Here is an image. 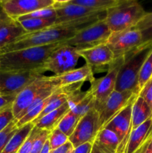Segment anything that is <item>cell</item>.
<instances>
[{
	"label": "cell",
	"instance_id": "38",
	"mask_svg": "<svg viewBox=\"0 0 152 153\" xmlns=\"http://www.w3.org/2000/svg\"><path fill=\"white\" fill-rule=\"evenodd\" d=\"M139 153H152V134L142 146Z\"/></svg>",
	"mask_w": 152,
	"mask_h": 153
},
{
	"label": "cell",
	"instance_id": "46",
	"mask_svg": "<svg viewBox=\"0 0 152 153\" xmlns=\"http://www.w3.org/2000/svg\"><path fill=\"white\" fill-rule=\"evenodd\" d=\"M0 97H1V94H0Z\"/></svg>",
	"mask_w": 152,
	"mask_h": 153
},
{
	"label": "cell",
	"instance_id": "28",
	"mask_svg": "<svg viewBox=\"0 0 152 153\" xmlns=\"http://www.w3.org/2000/svg\"><path fill=\"white\" fill-rule=\"evenodd\" d=\"M49 19V20H55L57 19V13L55 8L53 6H51L46 8L40 9L36 11L32 12L29 14L20 16L16 19V21H20L22 19Z\"/></svg>",
	"mask_w": 152,
	"mask_h": 153
},
{
	"label": "cell",
	"instance_id": "22",
	"mask_svg": "<svg viewBox=\"0 0 152 153\" xmlns=\"http://www.w3.org/2000/svg\"><path fill=\"white\" fill-rule=\"evenodd\" d=\"M94 143L105 152L117 153L121 142L114 131L103 128L98 131Z\"/></svg>",
	"mask_w": 152,
	"mask_h": 153
},
{
	"label": "cell",
	"instance_id": "35",
	"mask_svg": "<svg viewBox=\"0 0 152 153\" xmlns=\"http://www.w3.org/2000/svg\"><path fill=\"white\" fill-rule=\"evenodd\" d=\"M15 120L12 111V105L0 111V132Z\"/></svg>",
	"mask_w": 152,
	"mask_h": 153
},
{
	"label": "cell",
	"instance_id": "5",
	"mask_svg": "<svg viewBox=\"0 0 152 153\" xmlns=\"http://www.w3.org/2000/svg\"><path fill=\"white\" fill-rule=\"evenodd\" d=\"M111 34L112 31L104 18L80 30L73 37L61 43L73 46L77 50L90 49L107 43Z\"/></svg>",
	"mask_w": 152,
	"mask_h": 153
},
{
	"label": "cell",
	"instance_id": "44",
	"mask_svg": "<svg viewBox=\"0 0 152 153\" xmlns=\"http://www.w3.org/2000/svg\"><path fill=\"white\" fill-rule=\"evenodd\" d=\"M73 151H74V148H72V149H70V150L69 151V152L67 153H73Z\"/></svg>",
	"mask_w": 152,
	"mask_h": 153
},
{
	"label": "cell",
	"instance_id": "33",
	"mask_svg": "<svg viewBox=\"0 0 152 153\" xmlns=\"http://www.w3.org/2000/svg\"><path fill=\"white\" fill-rule=\"evenodd\" d=\"M42 129H40L37 127H36L34 126V127L33 128V129L31 130V131L30 132V134H28V136L27 137V138L25 139V140L24 141V143H22V145L21 146L20 149L18 151L17 153H30L32 149L33 144H34V141H35L36 138L37 137V136L39 135V134L40 133Z\"/></svg>",
	"mask_w": 152,
	"mask_h": 153
},
{
	"label": "cell",
	"instance_id": "4",
	"mask_svg": "<svg viewBox=\"0 0 152 153\" xmlns=\"http://www.w3.org/2000/svg\"><path fill=\"white\" fill-rule=\"evenodd\" d=\"M147 12L134 0H121L118 4L107 9L104 19L110 31L118 32L134 28Z\"/></svg>",
	"mask_w": 152,
	"mask_h": 153
},
{
	"label": "cell",
	"instance_id": "37",
	"mask_svg": "<svg viewBox=\"0 0 152 153\" xmlns=\"http://www.w3.org/2000/svg\"><path fill=\"white\" fill-rule=\"evenodd\" d=\"M16 97L14 96H1L0 97V111L6 108L11 106Z\"/></svg>",
	"mask_w": 152,
	"mask_h": 153
},
{
	"label": "cell",
	"instance_id": "41",
	"mask_svg": "<svg viewBox=\"0 0 152 153\" xmlns=\"http://www.w3.org/2000/svg\"><path fill=\"white\" fill-rule=\"evenodd\" d=\"M10 19H11V18L9 17V16L3 11L2 9L1 8V6H0V28H1L4 24H5L6 22L10 21Z\"/></svg>",
	"mask_w": 152,
	"mask_h": 153
},
{
	"label": "cell",
	"instance_id": "29",
	"mask_svg": "<svg viewBox=\"0 0 152 153\" xmlns=\"http://www.w3.org/2000/svg\"><path fill=\"white\" fill-rule=\"evenodd\" d=\"M94 108H95V101H94L93 97L89 90V93L74 108L70 111H72L77 116L81 118L83 115L86 114L88 111H89L91 109Z\"/></svg>",
	"mask_w": 152,
	"mask_h": 153
},
{
	"label": "cell",
	"instance_id": "17",
	"mask_svg": "<svg viewBox=\"0 0 152 153\" xmlns=\"http://www.w3.org/2000/svg\"><path fill=\"white\" fill-rule=\"evenodd\" d=\"M93 73L92 67L86 64L83 67L75 68L61 76H51L50 80L55 88H61L74 84L84 83L85 82L92 83L95 79Z\"/></svg>",
	"mask_w": 152,
	"mask_h": 153
},
{
	"label": "cell",
	"instance_id": "23",
	"mask_svg": "<svg viewBox=\"0 0 152 153\" xmlns=\"http://www.w3.org/2000/svg\"><path fill=\"white\" fill-rule=\"evenodd\" d=\"M34 127L33 123H28L18 128L1 153H17Z\"/></svg>",
	"mask_w": 152,
	"mask_h": 153
},
{
	"label": "cell",
	"instance_id": "31",
	"mask_svg": "<svg viewBox=\"0 0 152 153\" xmlns=\"http://www.w3.org/2000/svg\"><path fill=\"white\" fill-rule=\"evenodd\" d=\"M152 78V51L146 60L145 61L141 70H140L139 77V89L142 87Z\"/></svg>",
	"mask_w": 152,
	"mask_h": 153
},
{
	"label": "cell",
	"instance_id": "10",
	"mask_svg": "<svg viewBox=\"0 0 152 153\" xmlns=\"http://www.w3.org/2000/svg\"><path fill=\"white\" fill-rule=\"evenodd\" d=\"M100 130L99 114L94 108L80 118L69 140L74 149L86 143H93Z\"/></svg>",
	"mask_w": 152,
	"mask_h": 153
},
{
	"label": "cell",
	"instance_id": "19",
	"mask_svg": "<svg viewBox=\"0 0 152 153\" xmlns=\"http://www.w3.org/2000/svg\"><path fill=\"white\" fill-rule=\"evenodd\" d=\"M26 34L28 33L21 24L18 21L11 19L0 28V49Z\"/></svg>",
	"mask_w": 152,
	"mask_h": 153
},
{
	"label": "cell",
	"instance_id": "30",
	"mask_svg": "<svg viewBox=\"0 0 152 153\" xmlns=\"http://www.w3.org/2000/svg\"><path fill=\"white\" fill-rule=\"evenodd\" d=\"M51 150H55L65 145L69 141V137L62 132L58 128L51 131L49 139Z\"/></svg>",
	"mask_w": 152,
	"mask_h": 153
},
{
	"label": "cell",
	"instance_id": "13",
	"mask_svg": "<svg viewBox=\"0 0 152 153\" xmlns=\"http://www.w3.org/2000/svg\"><path fill=\"white\" fill-rule=\"evenodd\" d=\"M55 0H2L0 6L3 11L11 19L29 14L40 9L53 6Z\"/></svg>",
	"mask_w": 152,
	"mask_h": 153
},
{
	"label": "cell",
	"instance_id": "45",
	"mask_svg": "<svg viewBox=\"0 0 152 153\" xmlns=\"http://www.w3.org/2000/svg\"><path fill=\"white\" fill-rule=\"evenodd\" d=\"M139 150H138V151H137V152H136L135 153H139Z\"/></svg>",
	"mask_w": 152,
	"mask_h": 153
},
{
	"label": "cell",
	"instance_id": "2",
	"mask_svg": "<svg viewBox=\"0 0 152 153\" xmlns=\"http://www.w3.org/2000/svg\"><path fill=\"white\" fill-rule=\"evenodd\" d=\"M61 44L60 42L0 53V70L25 72L40 70L51 53Z\"/></svg>",
	"mask_w": 152,
	"mask_h": 153
},
{
	"label": "cell",
	"instance_id": "26",
	"mask_svg": "<svg viewBox=\"0 0 152 153\" xmlns=\"http://www.w3.org/2000/svg\"><path fill=\"white\" fill-rule=\"evenodd\" d=\"M27 33H32L55 25V20L41 19H28L18 21Z\"/></svg>",
	"mask_w": 152,
	"mask_h": 153
},
{
	"label": "cell",
	"instance_id": "27",
	"mask_svg": "<svg viewBox=\"0 0 152 153\" xmlns=\"http://www.w3.org/2000/svg\"><path fill=\"white\" fill-rule=\"evenodd\" d=\"M134 28L141 34L142 43L152 41V11L147 12Z\"/></svg>",
	"mask_w": 152,
	"mask_h": 153
},
{
	"label": "cell",
	"instance_id": "12",
	"mask_svg": "<svg viewBox=\"0 0 152 153\" xmlns=\"http://www.w3.org/2000/svg\"><path fill=\"white\" fill-rule=\"evenodd\" d=\"M137 97V96L134 97L125 107H124L119 113L116 114L103 127L112 130L119 137L121 143L117 153H125V148L131 133L132 106Z\"/></svg>",
	"mask_w": 152,
	"mask_h": 153
},
{
	"label": "cell",
	"instance_id": "42",
	"mask_svg": "<svg viewBox=\"0 0 152 153\" xmlns=\"http://www.w3.org/2000/svg\"><path fill=\"white\" fill-rule=\"evenodd\" d=\"M89 153H107V152L103 151L102 149H101L100 147H98L95 143H93V144H92V149H91V151Z\"/></svg>",
	"mask_w": 152,
	"mask_h": 153
},
{
	"label": "cell",
	"instance_id": "40",
	"mask_svg": "<svg viewBox=\"0 0 152 153\" xmlns=\"http://www.w3.org/2000/svg\"><path fill=\"white\" fill-rule=\"evenodd\" d=\"M72 143L69 140L65 145L62 146L61 147L58 148V149H55V150H50L49 153H67L70 149H72Z\"/></svg>",
	"mask_w": 152,
	"mask_h": 153
},
{
	"label": "cell",
	"instance_id": "39",
	"mask_svg": "<svg viewBox=\"0 0 152 153\" xmlns=\"http://www.w3.org/2000/svg\"><path fill=\"white\" fill-rule=\"evenodd\" d=\"M93 143H86L85 144L81 145L78 147L74 149L73 153H89L92 149V146Z\"/></svg>",
	"mask_w": 152,
	"mask_h": 153
},
{
	"label": "cell",
	"instance_id": "6",
	"mask_svg": "<svg viewBox=\"0 0 152 153\" xmlns=\"http://www.w3.org/2000/svg\"><path fill=\"white\" fill-rule=\"evenodd\" d=\"M124 61V57H119L108 66L107 74L99 79H95L90 83V91L95 101V109L99 111L105 104L110 94L116 91L118 74Z\"/></svg>",
	"mask_w": 152,
	"mask_h": 153
},
{
	"label": "cell",
	"instance_id": "15",
	"mask_svg": "<svg viewBox=\"0 0 152 153\" xmlns=\"http://www.w3.org/2000/svg\"><path fill=\"white\" fill-rule=\"evenodd\" d=\"M53 7L55 8L57 13V19L55 24L69 22L80 18L99 14L106 11V10L87 8L83 6L70 4L67 2L66 0L64 1L55 0Z\"/></svg>",
	"mask_w": 152,
	"mask_h": 153
},
{
	"label": "cell",
	"instance_id": "34",
	"mask_svg": "<svg viewBox=\"0 0 152 153\" xmlns=\"http://www.w3.org/2000/svg\"><path fill=\"white\" fill-rule=\"evenodd\" d=\"M50 131L48 130H43L42 129L39 135L36 138L35 141H34V144H33L32 149L30 153H40L42 149H43V146H44L45 143L48 140L50 134Z\"/></svg>",
	"mask_w": 152,
	"mask_h": 153
},
{
	"label": "cell",
	"instance_id": "20",
	"mask_svg": "<svg viewBox=\"0 0 152 153\" xmlns=\"http://www.w3.org/2000/svg\"><path fill=\"white\" fill-rule=\"evenodd\" d=\"M69 111V105L66 102L65 104L63 105L59 108L47 114L42 118H40L37 122L33 123V124L40 129L48 130V131H51L58 127V124L61 122L62 118Z\"/></svg>",
	"mask_w": 152,
	"mask_h": 153
},
{
	"label": "cell",
	"instance_id": "36",
	"mask_svg": "<svg viewBox=\"0 0 152 153\" xmlns=\"http://www.w3.org/2000/svg\"><path fill=\"white\" fill-rule=\"evenodd\" d=\"M138 96L144 100L152 111V78L140 90Z\"/></svg>",
	"mask_w": 152,
	"mask_h": 153
},
{
	"label": "cell",
	"instance_id": "24",
	"mask_svg": "<svg viewBox=\"0 0 152 153\" xmlns=\"http://www.w3.org/2000/svg\"><path fill=\"white\" fill-rule=\"evenodd\" d=\"M121 0H66L68 3L77 4L87 8L107 10L119 4Z\"/></svg>",
	"mask_w": 152,
	"mask_h": 153
},
{
	"label": "cell",
	"instance_id": "18",
	"mask_svg": "<svg viewBox=\"0 0 152 153\" xmlns=\"http://www.w3.org/2000/svg\"><path fill=\"white\" fill-rule=\"evenodd\" d=\"M152 134V118L137 127L130 134L125 153H135Z\"/></svg>",
	"mask_w": 152,
	"mask_h": 153
},
{
	"label": "cell",
	"instance_id": "21",
	"mask_svg": "<svg viewBox=\"0 0 152 153\" xmlns=\"http://www.w3.org/2000/svg\"><path fill=\"white\" fill-rule=\"evenodd\" d=\"M151 118H152L151 109L142 97L137 96L132 106L131 132Z\"/></svg>",
	"mask_w": 152,
	"mask_h": 153
},
{
	"label": "cell",
	"instance_id": "32",
	"mask_svg": "<svg viewBox=\"0 0 152 153\" xmlns=\"http://www.w3.org/2000/svg\"><path fill=\"white\" fill-rule=\"evenodd\" d=\"M16 123H17V120H14L3 131L0 132V153H1L6 145L8 143L12 137L17 131L19 128L17 127Z\"/></svg>",
	"mask_w": 152,
	"mask_h": 153
},
{
	"label": "cell",
	"instance_id": "43",
	"mask_svg": "<svg viewBox=\"0 0 152 153\" xmlns=\"http://www.w3.org/2000/svg\"><path fill=\"white\" fill-rule=\"evenodd\" d=\"M50 146H49V140L46 141V143H45L44 146H43V149H42L41 152L40 153H49L50 152Z\"/></svg>",
	"mask_w": 152,
	"mask_h": 153
},
{
	"label": "cell",
	"instance_id": "47",
	"mask_svg": "<svg viewBox=\"0 0 152 153\" xmlns=\"http://www.w3.org/2000/svg\"><path fill=\"white\" fill-rule=\"evenodd\" d=\"M0 2H1V1H0Z\"/></svg>",
	"mask_w": 152,
	"mask_h": 153
},
{
	"label": "cell",
	"instance_id": "9",
	"mask_svg": "<svg viewBox=\"0 0 152 153\" xmlns=\"http://www.w3.org/2000/svg\"><path fill=\"white\" fill-rule=\"evenodd\" d=\"M55 87L51 82L50 76L44 75L22 90L16 96L12 105V111L15 120L17 121L20 120L38 96L46 90Z\"/></svg>",
	"mask_w": 152,
	"mask_h": 153
},
{
	"label": "cell",
	"instance_id": "3",
	"mask_svg": "<svg viewBox=\"0 0 152 153\" xmlns=\"http://www.w3.org/2000/svg\"><path fill=\"white\" fill-rule=\"evenodd\" d=\"M152 51V41L142 43L124 55L116 85L117 91H131L139 95V77L145 61Z\"/></svg>",
	"mask_w": 152,
	"mask_h": 153
},
{
	"label": "cell",
	"instance_id": "25",
	"mask_svg": "<svg viewBox=\"0 0 152 153\" xmlns=\"http://www.w3.org/2000/svg\"><path fill=\"white\" fill-rule=\"evenodd\" d=\"M80 118L78 116L73 113L72 111H69L61 120L57 128H59L63 134L67 137H69L74 132L77 123L80 121Z\"/></svg>",
	"mask_w": 152,
	"mask_h": 153
},
{
	"label": "cell",
	"instance_id": "7",
	"mask_svg": "<svg viewBox=\"0 0 152 153\" xmlns=\"http://www.w3.org/2000/svg\"><path fill=\"white\" fill-rule=\"evenodd\" d=\"M80 58L75 48L61 43L51 53L42 69L45 73L50 71L54 76H61L75 70Z\"/></svg>",
	"mask_w": 152,
	"mask_h": 153
},
{
	"label": "cell",
	"instance_id": "1",
	"mask_svg": "<svg viewBox=\"0 0 152 153\" xmlns=\"http://www.w3.org/2000/svg\"><path fill=\"white\" fill-rule=\"evenodd\" d=\"M105 16L106 11L99 14L92 15L69 22L55 24L52 26L40 31L28 33L18 37L14 41L0 49V53L65 41L67 39L73 37L80 30L105 18Z\"/></svg>",
	"mask_w": 152,
	"mask_h": 153
},
{
	"label": "cell",
	"instance_id": "16",
	"mask_svg": "<svg viewBox=\"0 0 152 153\" xmlns=\"http://www.w3.org/2000/svg\"><path fill=\"white\" fill-rule=\"evenodd\" d=\"M80 57H82L86 64L93 70H100L105 66H109L114 61V55L106 43L98 45L90 49L77 50Z\"/></svg>",
	"mask_w": 152,
	"mask_h": 153
},
{
	"label": "cell",
	"instance_id": "14",
	"mask_svg": "<svg viewBox=\"0 0 152 153\" xmlns=\"http://www.w3.org/2000/svg\"><path fill=\"white\" fill-rule=\"evenodd\" d=\"M136 96L138 95L131 91H113L98 111L101 129Z\"/></svg>",
	"mask_w": 152,
	"mask_h": 153
},
{
	"label": "cell",
	"instance_id": "8",
	"mask_svg": "<svg viewBox=\"0 0 152 153\" xmlns=\"http://www.w3.org/2000/svg\"><path fill=\"white\" fill-rule=\"evenodd\" d=\"M44 73L42 69L25 72L0 70V94L16 97L30 84L44 76Z\"/></svg>",
	"mask_w": 152,
	"mask_h": 153
},
{
	"label": "cell",
	"instance_id": "11",
	"mask_svg": "<svg viewBox=\"0 0 152 153\" xmlns=\"http://www.w3.org/2000/svg\"><path fill=\"white\" fill-rule=\"evenodd\" d=\"M142 43V35L135 28L113 32L106 44L114 55L115 59L122 57Z\"/></svg>",
	"mask_w": 152,
	"mask_h": 153
}]
</instances>
